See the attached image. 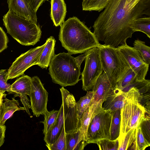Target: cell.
<instances>
[{
    "instance_id": "1",
    "label": "cell",
    "mask_w": 150,
    "mask_h": 150,
    "mask_svg": "<svg viewBox=\"0 0 150 150\" xmlns=\"http://www.w3.org/2000/svg\"><path fill=\"white\" fill-rule=\"evenodd\" d=\"M144 15L150 16V0H110L94 23L93 33L106 45L126 44L134 33L132 22Z\"/></svg>"
},
{
    "instance_id": "2",
    "label": "cell",
    "mask_w": 150,
    "mask_h": 150,
    "mask_svg": "<svg viewBox=\"0 0 150 150\" xmlns=\"http://www.w3.org/2000/svg\"><path fill=\"white\" fill-rule=\"evenodd\" d=\"M60 26L59 40L71 55L85 53L100 44L93 33L76 17L69 18Z\"/></svg>"
},
{
    "instance_id": "3",
    "label": "cell",
    "mask_w": 150,
    "mask_h": 150,
    "mask_svg": "<svg viewBox=\"0 0 150 150\" xmlns=\"http://www.w3.org/2000/svg\"><path fill=\"white\" fill-rule=\"evenodd\" d=\"M85 58L84 53L76 57L68 53L55 54L49 65L52 82L62 87L75 85L81 80V65Z\"/></svg>"
},
{
    "instance_id": "4",
    "label": "cell",
    "mask_w": 150,
    "mask_h": 150,
    "mask_svg": "<svg viewBox=\"0 0 150 150\" xmlns=\"http://www.w3.org/2000/svg\"><path fill=\"white\" fill-rule=\"evenodd\" d=\"M3 20L7 33L22 45H34L40 41L42 32L39 24L8 11Z\"/></svg>"
},
{
    "instance_id": "5",
    "label": "cell",
    "mask_w": 150,
    "mask_h": 150,
    "mask_svg": "<svg viewBox=\"0 0 150 150\" xmlns=\"http://www.w3.org/2000/svg\"><path fill=\"white\" fill-rule=\"evenodd\" d=\"M98 47L103 71L115 87L129 66L117 47L104 44H100Z\"/></svg>"
},
{
    "instance_id": "6",
    "label": "cell",
    "mask_w": 150,
    "mask_h": 150,
    "mask_svg": "<svg viewBox=\"0 0 150 150\" xmlns=\"http://www.w3.org/2000/svg\"><path fill=\"white\" fill-rule=\"evenodd\" d=\"M140 94L135 88L126 93V98L121 108L120 135L125 134L130 129L136 128L141 119L144 116L145 109L139 103Z\"/></svg>"
},
{
    "instance_id": "7",
    "label": "cell",
    "mask_w": 150,
    "mask_h": 150,
    "mask_svg": "<svg viewBox=\"0 0 150 150\" xmlns=\"http://www.w3.org/2000/svg\"><path fill=\"white\" fill-rule=\"evenodd\" d=\"M62 103L56 122L64 125L66 134L80 129L81 126L73 95L64 87L60 89Z\"/></svg>"
},
{
    "instance_id": "8",
    "label": "cell",
    "mask_w": 150,
    "mask_h": 150,
    "mask_svg": "<svg viewBox=\"0 0 150 150\" xmlns=\"http://www.w3.org/2000/svg\"><path fill=\"white\" fill-rule=\"evenodd\" d=\"M85 64L81 73L82 89L86 91L92 90L98 77L103 72L100 55V49L95 47L84 53Z\"/></svg>"
},
{
    "instance_id": "9",
    "label": "cell",
    "mask_w": 150,
    "mask_h": 150,
    "mask_svg": "<svg viewBox=\"0 0 150 150\" xmlns=\"http://www.w3.org/2000/svg\"><path fill=\"white\" fill-rule=\"evenodd\" d=\"M112 112L103 110L95 115L91 120L87 131L88 144L98 140L110 139V131Z\"/></svg>"
},
{
    "instance_id": "10",
    "label": "cell",
    "mask_w": 150,
    "mask_h": 150,
    "mask_svg": "<svg viewBox=\"0 0 150 150\" xmlns=\"http://www.w3.org/2000/svg\"><path fill=\"white\" fill-rule=\"evenodd\" d=\"M45 45V43L42 45L31 49L17 57L7 71L6 81L22 75L28 68L37 65Z\"/></svg>"
},
{
    "instance_id": "11",
    "label": "cell",
    "mask_w": 150,
    "mask_h": 150,
    "mask_svg": "<svg viewBox=\"0 0 150 150\" xmlns=\"http://www.w3.org/2000/svg\"><path fill=\"white\" fill-rule=\"evenodd\" d=\"M32 84L30 98V108L33 115L37 117L45 115L48 112L47 104L48 93L39 78H31Z\"/></svg>"
},
{
    "instance_id": "12",
    "label": "cell",
    "mask_w": 150,
    "mask_h": 150,
    "mask_svg": "<svg viewBox=\"0 0 150 150\" xmlns=\"http://www.w3.org/2000/svg\"><path fill=\"white\" fill-rule=\"evenodd\" d=\"M117 48L128 66L135 73L136 79L141 80L145 79L148 71L149 65L144 62L139 52L127 44L120 45Z\"/></svg>"
},
{
    "instance_id": "13",
    "label": "cell",
    "mask_w": 150,
    "mask_h": 150,
    "mask_svg": "<svg viewBox=\"0 0 150 150\" xmlns=\"http://www.w3.org/2000/svg\"><path fill=\"white\" fill-rule=\"evenodd\" d=\"M32 84L31 78L28 75H23L18 78L11 86V90L15 94L14 97L18 96L26 112L30 115V100L27 95L30 96Z\"/></svg>"
},
{
    "instance_id": "14",
    "label": "cell",
    "mask_w": 150,
    "mask_h": 150,
    "mask_svg": "<svg viewBox=\"0 0 150 150\" xmlns=\"http://www.w3.org/2000/svg\"><path fill=\"white\" fill-rule=\"evenodd\" d=\"M111 85L104 72L100 75L92 89L93 95L89 105L101 101L103 103L113 92Z\"/></svg>"
},
{
    "instance_id": "15",
    "label": "cell",
    "mask_w": 150,
    "mask_h": 150,
    "mask_svg": "<svg viewBox=\"0 0 150 150\" xmlns=\"http://www.w3.org/2000/svg\"><path fill=\"white\" fill-rule=\"evenodd\" d=\"M8 11L37 24L36 12L32 9L26 0H7Z\"/></svg>"
},
{
    "instance_id": "16",
    "label": "cell",
    "mask_w": 150,
    "mask_h": 150,
    "mask_svg": "<svg viewBox=\"0 0 150 150\" xmlns=\"http://www.w3.org/2000/svg\"><path fill=\"white\" fill-rule=\"evenodd\" d=\"M103 103L101 101H100L89 105L83 112L80 119L81 126L79 129L83 137L86 142L88 126L93 116L104 110L102 107Z\"/></svg>"
},
{
    "instance_id": "17",
    "label": "cell",
    "mask_w": 150,
    "mask_h": 150,
    "mask_svg": "<svg viewBox=\"0 0 150 150\" xmlns=\"http://www.w3.org/2000/svg\"><path fill=\"white\" fill-rule=\"evenodd\" d=\"M126 98V93L114 87L113 93L103 102L102 107L105 110L113 112L121 109L123 107Z\"/></svg>"
},
{
    "instance_id": "18",
    "label": "cell",
    "mask_w": 150,
    "mask_h": 150,
    "mask_svg": "<svg viewBox=\"0 0 150 150\" xmlns=\"http://www.w3.org/2000/svg\"><path fill=\"white\" fill-rule=\"evenodd\" d=\"M0 108V125H4L7 120L11 117L17 111L25 110L24 107L20 106L18 100L13 98L11 100L5 98Z\"/></svg>"
},
{
    "instance_id": "19",
    "label": "cell",
    "mask_w": 150,
    "mask_h": 150,
    "mask_svg": "<svg viewBox=\"0 0 150 150\" xmlns=\"http://www.w3.org/2000/svg\"><path fill=\"white\" fill-rule=\"evenodd\" d=\"M50 16L54 25L60 26L64 21L67 11L64 0H51Z\"/></svg>"
},
{
    "instance_id": "20",
    "label": "cell",
    "mask_w": 150,
    "mask_h": 150,
    "mask_svg": "<svg viewBox=\"0 0 150 150\" xmlns=\"http://www.w3.org/2000/svg\"><path fill=\"white\" fill-rule=\"evenodd\" d=\"M56 40L52 36L46 40V45L42 52L37 65L42 69H47L54 55V47Z\"/></svg>"
},
{
    "instance_id": "21",
    "label": "cell",
    "mask_w": 150,
    "mask_h": 150,
    "mask_svg": "<svg viewBox=\"0 0 150 150\" xmlns=\"http://www.w3.org/2000/svg\"><path fill=\"white\" fill-rule=\"evenodd\" d=\"M66 150H83L88 144L84 139L79 129L65 134Z\"/></svg>"
},
{
    "instance_id": "22",
    "label": "cell",
    "mask_w": 150,
    "mask_h": 150,
    "mask_svg": "<svg viewBox=\"0 0 150 150\" xmlns=\"http://www.w3.org/2000/svg\"><path fill=\"white\" fill-rule=\"evenodd\" d=\"M135 137L136 128L130 129L125 134L119 135L118 138V150H136Z\"/></svg>"
},
{
    "instance_id": "23",
    "label": "cell",
    "mask_w": 150,
    "mask_h": 150,
    "mask_svg": "<svg viewBox=\"0 0 150 150\" xmlns=\"http://www.w3.org/2000/svg\"><path fill=\"white\" fill-rule=\"evenodd\" d=\"M131 28L134 32H142L150 38V17H140L134 20L132 22Z\"/></svg>"
},
{
    "instance_id": "24",
    "label": "cell",
    "mask_w": 150,
    "mask_h": 150,
    "mask_svg": "<svg viewBox=\"0 0 150 150\" xmlns=\"http://www.w3.org/2000/svg\"><path fill=\"white\" fill-rule=\"evenodd\" d=\"M121 109L112 112V118L110 131V139H117L120 134L121 123Z\"/></svg>"
},
{
    "instance_id": "25",
    "label": "cell",
    "mask_w": 150,
    "mask_h": 150,
    "mask_svg": "<svg viewBox=\"0 0 150 150\" xmlns=\"http://www.w3.org/2000/svg\"><path fill=\"white\" fill-rule=\"evenodd\" d=\"M133 88L136 89L140 95L147 93L150 90V80L145 79L137 80L135 78L127 86L120 90L123 93H126Z\"/></svg>"
},
{
    "instance_id": "26",
    "label": "cell",
    "mask_w": 150,
    "mask_h": 150,
    "mask_svg": "<svg viewBox=\"0 0 150 150\" xmlns=\"http://www.w3.org/2000/svg\"><path fill=\"white\" fill-rule=\"evenodd\" d=\"M59 110H54L48 111L44 115V120L40 122L44 125L43 134L45 136L47 135L55 125L58 116Z\"/></svg>"
},
{
    "instance_id": "27",
    "label": "cell",
    "mask_w": 150,
    "mask_h": 150,
    "mask_svg": "<svg viewBox=\"0 0 150 150\" xmlns=\"http://www.w3.org/2000/svg\"><path fill=\"white\" fill-rule=\"evenodd\" d=\"M110 0H83L82 9L100 12L105 8Z\"/></svg>"
},
{
    "instance_id": "28",
    "label": "cell",
    "mask_w": 150,
    "mask_h": 150,
    "mask_svg": "<svg viewBox=\"0 0 150 150\" xmlns=\"http://www.w3.org/2000/svg\"><path fill=\"white\" fill-rule=\"evenodd\" d=\"M134 47L140 53L144 62L150 64V47L146 45L145 42L137 39L133 43Z\"/></svg>"
},
{
    "instance_id": "29",
    "label": "cell",
    "mask_w": 150,
    "mask_h": 150,
    "mask_svg": "<svg viewBox=\"0 0 150 150\" xmlns=\"http://www.w3.org/2000/svg\"><path fill=\"white\" fill-rule=\"evenodd\" d=\"M93 93L92 91H89L85 96L81 97L76 102V108L79 118H81L83 112L89 106L92 99Z\"/></svg>"
},
{
    "instance_id": "30",
    "label": "cell",
    "mask_w": 150,
    "mask_h": 150,
    "mask_svg": "<svg viewBox=\"0 0 150 150\" xmlns=\"http://www.w3.org/2000/svg\"><path fill=\"white\" fill-rule=\"evenodd\" d=\"M93 143L97 144L100 150H118V138L115 140L102 139L95 141Z\"/></svg>"
},
{
    "instance_id": "31",
    "label": "cell",
    "mask_w": 150,
    "mask_h": 150,
    "mask_svg": "<svg viewBox=\"0 0 150 150\" xmlns=\"http://www.w3.org/2000/svg\"><path fill=\"white\" fill-rule=\"evenodd\" d=\"M65 132L64 126L60 134L56 141L53 144L46 145L49 150H66Z\"/></svg>"
},
{
    "instance_id": "32",
    "label": "cell",
    "mask_w": 150,
    "mask_h": 150,
    "mask_svg": "<svg viewBox=\"0 0 150 150\" xmlns=\"http://www.w3.org/2000/svg\"><path fill=\"white\" fill-rule=\"evenodd\" d=\"M136 78L135 73L129 67L124 76L117 83L115 87L121 89L127 86Z\"/></svg>"
},
{
    "instance_id": "33",
    "label": "cell",
    "mask_w": 150,
    "mask_h": 150,
    "mask_svg": "<svg viewBox=\"0 0 150 150\" xmlns=\"http://www.w3.org/2000/svg\"><path fill=\"white\" fill-rule=\"evenodd\" d=\"M63 127L57 123L55 124L49 134L44 137L46 145L51 144L56 141L60 134Z\"/></svg>"
},
{
    "instance_id": "34",
    "label": "cell",
    "mask_w": 150,
    "mask_h": 150,
    "mask_svg": "<svg viewBox=\"0 0 150 150\" xmlns=\"http://www.w3.org/2000/svg\"><path fill=\"white\" fill-rule=\"evenodd\" d=\"M137 126L139 127L147 142L150 144V118L143 117Z\"/></svg>"
},
{
    "instance_id": "35",
    "label": "cell",
    "mask_w": 150,
    "mask_h": 150,
    "mask_svg": "<svg viewBox=\"0 0 150 150\" xmlns=\"http://www.w3.org/2000/svg\"><path fill=\"white\" fill-rule=\"evenodd\" d=\"M135 143L136 150H144L150 146V144L146 140L138 126L136 128Z\"/></svg>"
},
{
    "instance_id": "36",
    "label": "cell",
    "mask_w": 150,
    "mask_h": 150,
    "mask_svg": "<svg viewBox=\"0 0 150 150\" xmlns=\"http://www.w3.org/2000/svg\"><path fill=\"white\" fill-rule=\"evenodd\" d=\"M7 72L6 69H0V91L7 92L9 94H13L11 90V85L8 83L6 80Z\"/></svg>"
},
{
    "instance_id": "37",
    "label": "cell",
    "mask_w": 150,
    "mask_h": 150,
    "mask_svg": "<svg viewBox=\"0 0 150 150\" xmlns=\"http://www.w3.org/2000/svg\"><path fill=\"white\" fill-rule=\"evenodd\" d=\"M8 42V39L6 33L0 26V53L6 49Z\"/></svg>"
},
{
    "instance_id": "38",
    "label": "cell",
    "mask_w": 150,
    "mask_h": 150,
    "mask_svg": "<svg viewBox=\"0 0 150 150\" xmlns=\"http://www.w3.org/2000/svg\"><path fill=\"white\" fill-rule=\"evenodd\" d=\"M29 5L35 12L39 7L47 0H26Z\"/></svg>"
},
{
    "instance_id": "39",
    "label": "cell",
    "mask_w": 150,
    "mask_h": 150,
    "mask_svg": "<svg viewBox=\"0 0 150 150\" xmlns=\"http://www.w3.org/2000/svg\"><path fill=\"white\" fill-rule=\"evenodd\" d=\"M6 127L5 125H0V147L4 144L5 138Z\"/></svg>"
},
{
    "instance_id": "40",
    "label": "cell",
    "mask_w": 150,
    "mask_h": 150,
    "mask_svg": "<svg viewBox=\"0 0 150 150\" xmlns=\"http://www.w3.org/2000/svg\"><path fill=\"white\" fill-rule=\"evenodd\" d=\"M6 94L5 92L0 91V108L2 103L4 101V98H6Z\"/></svg>"
}]
</instances>
